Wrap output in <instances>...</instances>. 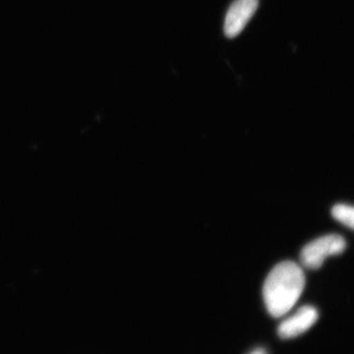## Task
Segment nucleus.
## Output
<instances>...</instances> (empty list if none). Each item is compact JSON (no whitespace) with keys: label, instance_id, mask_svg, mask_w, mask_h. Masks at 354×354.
Wrapping results in <instances>:
<instances>
[{"label":"nucleus","instance_id":"nucleus-1","mask_svg":"<svg viewBox=\"0 0 354 354\" xmlns=\"http://www.w3.org/2000/svg\"><path fill=\"white\" fill-rule=\"evenodd\" d=\"M305 288L304 270L291 261L279 263L266 279L263 297L272 317L288 314L301 297Z\"/></svg>","mask_w":354,"mask_h":354},{"label":"nucleus","instance_id":"nucleus-2","mask_svg":"<svg viewBox=\"0 0 354 354\" xmlns=\"http://www.w3.org/2000/svg\"><path fill=\"white\" fill-rule=\"evenodd\" d=\"M346 248V242L339 234H329L315 239L302 249L300 260L304 268L319 269L329 256L339 255Z\"/></svg>","mask_w":354,"mask_h":354},{"label":"nucleus","instance_id":"nucleus-3","mask_svg":"<svg viewBox=\"0 0 354 354\" xmlns=\"http://www.w3.org/2000/svg\"><path fill=\"white\" fill-rule=\"evenodd\" d=\"M259 6V0H235L230 6L225 21V36L234 39L239 36Z\"/></svg>","mask_w":354,"mask_h":354},{"label":"nucleus","instance_id":"nucleus-4","mask_svg":"<svg viewBox=\"0 0 354 354\" xmlns=\"http://www.w3.org/2000/svg\"><path fill=\"white\" fill-rule=\"evenodd\" d=\"M318 317V311L313 306L301 307L281 323L279 335L281 339H295L313 327Z\"/></svg>","mask_w":354,"mask_h":354},{"label":"nucleus","instance_id":"nucleus-5","mask_svg":"<svg viewBox=\"0 0 354 354\" xmlns=\"http://www.w3.org/2000/svg\"><path fill=\"white\" fill-rule=\"evenodd\" d=\"M332 215L335 220L354 230V207L344 204L335 205L332 209Z\"/></svg>","mask_w":354,"mask_h":354},{"label":"nucleus","instance_id":"nucleus-6","mask_svg":"<svg viewBox=\"0 0 354 354\" xmlns=\"http://www.w3.org/2000/svg\"><path fill=\"white\" fill-rule=\"evenodd\" d=\"M249 354H267L264 348H256Z\"/></svg>","mask_w":354,"mask_h":354}]
</instances>
